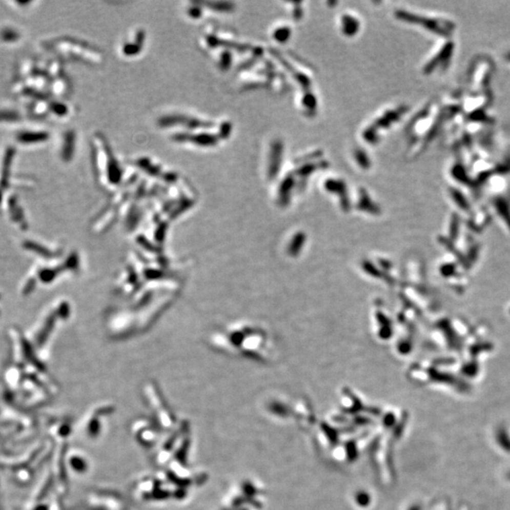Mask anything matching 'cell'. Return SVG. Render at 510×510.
<instances>
[{
	"instance_id": "6da1fadb",
	"label": "cell",
	"mask_w": 510,
	"mask_h": 510,
	"mask_svg": "<svg viewBox=\"0 0 510 510\" xmlns=\"http://www.w3.org/2000/svg\"><path fill=\"white\" fill-rule=\"evenodd\" d=\"M399 17L410 22L411 24L420 26L425 31L436 35L440 40L455 38L457 30L456 21L442 15H419L416 13L402 12Z\"/></svg>"
},
{
	"instance_id": "7a4b0ae2",
	"label": "cell",
	"mask_w": 510,
	"mask_h": 510,
	"mask_svg": "<svg viewBox=\"0 0 510 510\" xmlns=\"http://www.w3.org/2000/svg\"><path fill=\"white\" fill-rule=\"evenodd\" d=\"M495 73V63L488 55H477L472 60L467 71L470 92H489Z\"/></svg>"
},
{
	"instance_id": "3957f363",
	"label": "cell",
	"mask_w": 510,
	"mask_h": 510,
	"mask_svg": "<svg viewBox=\"0 0 510 510\" xmlns=\"http://www.w3.org/2000/svg\"><path fill=\"white\" fill-rule=\"evenodd\" d=\"M456 49V41L454 38L442 39L423 66V72L426 75H433L435 73L443 74L448 71L452 66Z\"/></svg>"
},
{
	"instance_id": "277c9868",
	"label": "cell",
	"mask_w": 510,
	"mask_h": 510,
	"mask_svg": "<svg viewBox=\"0 0 510 510\" xmlns=\"http://www.w3.org/2000/svg\"><path fill=\"white\" fill-rule=\"evenodd\" d=\"M288 34H289L288 30L281 29V30H279V31H277V33H275V39L280 40V41H285V39L288 37Z\"/></svg>"
},
{
	"instance_id": "5b68a950",
	"label": "cell",
	"mask_w": 510,
	"mask_h": 510,
	"mask_svg": "<svg viewBox=\"0 0 510 510\" xmlns=\"http://www.w3.org/2000/svg\"><path fill=\"white\" fill-rule=\"evenodd\" d=\"M502 58L504 60V64L507 65V66H510V48L505 49L504 51V53L502 54Z\"/></svg>"
}]
</instances>
